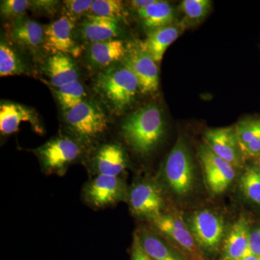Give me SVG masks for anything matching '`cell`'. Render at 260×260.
<instances>
[{
  "label": "cell",
  "instance_id": "34",
  "mask_svg": "<svg viewBox=\"0 0 260 260\" xmlns=\"http://www.w3.org/2000/svg\"><path fill=\"white\" fill-rule=\"evenodd\" d=\"M132 260H151L145 253L141 243L140 242L138 233L135 234L133 240V248H132Z\"/></svg>",
  "mask_w": 260,
  "mask_h": 260
},
{
  "label": "cell",
  "instance_id": "18",
  "mask_svg": "<svg viewBox=\"0 0 260 260\" xmlns=\"http://www.w3.org/2000/svg\"><path fill=\"white\" fill-rule=\"evenodd\" d=\"M238 143L245 160L260 157V118L246 117L234 126Z\"/></svg>",
  "mask_w": 260,
  "mask_h": 260
},
{
  "label": "cell",
  "instance_id": "7",
  "mask_svg": "<svg viewBox=\"0 0 260 260\" xmlns=\"http://www.w3.org/2000/svg\"><path fill=\"white\" fill-rule=\"evenodd\" d=\"M198 158L208 190L215 195L223 194L237 177V169L219 158L204 143L198 148Z\"/></svg>",
  "mask_w": 260,
  "mask_h": 260
},
{
  "label": "cell",
  "instance_id": "8",
  "mask_svg": "<svg viewBox=\"0 0 260 260\" xmlns=\"http://www.w3.org/2000/svg\"><path fill=\"white\" fill-rule=\"evenodd\" d=\"M122 64L133 72L139 83L140 91L151 94L158 91L159 71L157 63L140 47L138 42L128 44Z\"/></svg>",
  "mask_w": 260,
  "mask_h": 260
},
{
  "label": "cell",
  "instance_id": "5",
  "mask_svg": "<svg viewBox=\"0 0 260 260\" xmlns=\"http://www.w3.org/2000/svg\"><path fill=\"white\" fill-rule=\"evenodd\" d=\"M64 117L68 128L87 143L104 134L109 125L107 114L92 101L84 100L73 109L65 111Z\"/></svg>",
  "mask_w": 260,
  "mask_h": 260
},
{
  "label": "cell",
  "instance_id": "2",
  "mask_svg": "<svg viewBox=\"0 0 260 260\" xmlns=\"http://www.w3.org/2000/svg\"><path fill=\"white\" fill-rule=\"evenodd\" d=\"M95 90L110 112L120 115L134 102L139 83L124 65L113 66L98 75Z\"/></svg>",
  "mask_w": 260,
  "mask_h": 260
},
{
  "label": "cell",
  "instance_id": "23",
  "mask_svg": "<svg viewBox=\"0 0 260 260\" xmlns=\"http://www.w3.org/2000/svg\"><path fill=\"white\" fill-rule=\"evenodd\" d=\"M95 164L100 175L118 177L126 169L125 154L120 145H104L98 152Z\"/></svg>",
  "mask_w": 260,
  "mask_h": 260
},
{
  "label": "cell",
  "instance_id": "17",
  "mask_svg": "<svg viewBox=\"0 0 260 260\" xmlns=\"http://www.w3.org/2000/svg\"><path fill=\"white\" fill-rule=\"evenodd\" d=\"M23 121H28L39 129L37 113L30 108L12 102L2 103L0 106V131L4 135H11L18 131Z\"/></svg>",
  "mask_w": 260,
  "mask_h": 260
},
{
  "label": "cell",
  "instance_id": "33",
  "mask_svg": "<svg viewBox=\"0 0 260 260\" xmlns=\"http://www.w3.org/2000/svg\"><path fill=\"white\" fill-rule=\"evenodd\" d=\"M249 254L260 256V225H251L249 235Z\"/></svg>",
  "mask_w": 260,
  "mask_h": 260
},
{
  "label": "cell",
  "instance_id": "4",
  "mask_svg": "<svg viewBox=\"0 0 260 260\" xmlns=\"http://www.w3.org/2000/svg\"><path fill=\"white\" fill-rule=\"evenodd\" d=\"M187 223L197 244L205 255H215L220 252L228 232L221 215L205 208L191 214Z\"/></svg>",
  "mask_w": 260,
  "mask_h": 260
},
{
  "label": "cell",
  "instance_id": "11",
  "mask_svg": "<svg viewBox=\"0 0 260 260\" xmlns=\"http://www.w3.org/2000/svg\"><path fill=\"white\" fill-rule=\"evenodd\" d=\"M43 166L49 171H59L79 157V144L70 138L60 137L37 149Z\"/></svg>",
  "mask_w": 260,
  "mask_h": 260
},
{
  "label": "cell",
  "instance_id": "13",
  "mask_svg": "<svg viewBox=\"0 0 260 260\" xmlns=\"http://www.w3.org/2000/svg\"><path fill=\"white\" fill-rule=\"evenodd\" d=\"M251 224L242 214L232 224L224 239L218 260H242L249 254V235Z\"/></svg>",
  "mask_w": 260,
  "mask_h": 260
},
{
  "label": "cell",
  "instance_id": "26",
  "mask_svg": "<svg viewBox=\"0 0 260 260\" xmlns=\"http://www.w3.org/2000/svg\"><path fill=\"white\" fill-rule=\"evenodd\" d=\"M90 15L119 22L126 19L128 13L123 2L119 0H95L92 5Z\"/></svg>",
  "mask_w": 260,
  "mask_h": 260
},
{
  "label": "cell",
  "instance_id": "14",
  "mask_svg": "<svg viewBox=\"0 0 260 260\" xmlns=\"http://www.w3.org/2000/svg\"><path fill=\"white\" fill-rule=\"evenodd\" d=\"M5 28L10 39L20 47L30 51L43 47L44 27L35 20L23 16L12 20Z\"/></svg>",
  "mask_w": 260,
  "mask_h": 260
},
{
  "label": "cell",
  "instance_id": "15",
  "mask_svg": "<svg viewBox=\"0 0 260 260\" xmlns=\"http://www.w3.org/2000/svg\"><path fill=\"white\" fill-rule=\"evenodd\" d=\"M123 195L124 185L118 177L99 174L86 189L87 198L96 207L114 204L122 198Z\"/></svg>",
  "mask_w": 260,
  "mask_h": 260
},
{
  "label": "cell",
  "instance_id": "36",
  "mask_svg": "<svg viewBox=\"0 0 260 260\" xmlns=\"http://www.w3.org/2000/svg\"><path fill=\"white\" fill-rule=\"evenodd\" d=\"M251 164H252L253 167L255 168L256 172L259 173L260 175V157H259V158L253 159Z\"/></svg>",
  "mask_w": 260,
  "mask_h": 260
},
{
  "label": "cell",
  "instance_id": "12",
  "mask_svg": "<svg viewBox=\"0 0 260 260\" xmlns=\"http://www.w3.org/2000/svg\"><path fill=\"white\" fill-rule=\"evenodd\" d=\"M129 201L133 213L140 216L151 219L162 213L164 197L154 183L146 181L135 184L130 191Z\"/></svg>",
  "mask_w": 260,
  "mask_h": 260
},
{
  "label": "cell",
  "instance_id": "21",
  "mask_svg": "<svg viewBox=\"0 0 260 260\" xmlns=\"http://www.w3.org/2000/svg\"><path fill=\"white\" fill-rule=\"evenodd\" d=\"M46 70L51 85L56 88L78 81L79 78L76 64L68 54H53L48 59Z\"/></svg>",
  "mask_w": 260,
  "mask_h": 260
},
{
  "label": "cell",
  "instance_id": "35",
  "mask_svg": "<svg viewBox=\"0 0 260 260\" xmlns=\"http://www.w3.org/2000/svg\"><path fill=\"white\" fill-rule=\"evenodd\" d=\"M154 1L155 0H134V1L130 2V5L133 9L138 12V10L147 8L149 5L153 3Z\"/></svg>",
  "mask_w": 260,
  "mask_h": 260
},
{
  "label": "cell",
  "instance_id": "25",
  "mask_svg": "<svg viewBox=\"0 0 260 260\" xmlns=\"http://www.w3.org/2000/svg\"><path fill=\"white\" fill-rule=\"evenodd\" d=\"M238 183L243 197L260 208V175L252 164L245 166Z\"/></svg>",
  "mask_w": 260,
  "mask_h": 260
},
{
  "label": "cell",
  "instance_id": "22",
  "mask_svg": "<svg viewBox=\"0 0 260 260\" xmlns=\"http://www.w3.org/2000/svg\"><path fill=\"white\" fill-rule=\"evenodd\" d=\"M140 242L151 260H186L184 256L168 241L146 229L137 232Z\"/></svg>",
  "mask_w": 260,
  "mask_h": 260
},
{
  "label": "cell",
  "instance_id": "28",
  "mask_svg": "<svg viewBox=\"0 0 260 260\" xmlns=\"http://www.w3.org/2000/svg\"><path fill=\"white\" fill-rule=\"evenodd\" d=\"M25 67L14 49L6 43L0 44V76L7 77L22 74Z\"/></svg>",
  "mask_w": 260,
  "mask_h": 260
},
{
  "label": "cell",
  "instance_id": "1",
  "mask_svg": "<svg viewBox=\"0 0 260 260\" xmlns=\"http://www.w3.org/2000/svg\"><path fill=\"white\" fill-rule=\"evenodd\" d=\"M121 133L135 153L148 155L158 146L165 134L162 111L155 104L137 109L123 122Z\"/></svg>",
  "mask_w": 260,
  "mask_h": 260
},
{
  "label": "cell",
  "instance_id": "3",
  "mask_svg": "<svg viewBox=\"0 0 260 260\" xmlns=\"http://www.w3.org/2000/svg\"><path fill=\"white\" fill-rule=\"evenodd\" d=\"M164 177L171 190L179 197L188 196L194 189V162L185 138H178L164 166Z\"/></svg>",
  "mask_w": 260,
  "mask_h": 260
},
{
  "label": "cell",
  "instance_id": "6",
  "mask_svg": "<svg viewBox=\"0 0 260 260\" xmlns=\"http://www.w3.org/2000/svg\"><path fill=\"white\" fill-rule=\"evenodd\" d=\"M154 226L186 260H207L195 241L188 223L177 213H164L150 219Z\"/></svg>",
  "mask_w": 260,
  "mask_h": 260
},
{
  "label": "cell",
  "instance_id": "30",
  "mask_svg": "<svg viewBox=\"0 0 260 260\" xmlns=\"http://www.w3.org/2000/svg\"><path fill=\"white\" fill-rule=\"evenodd\" d=\"M92 0H67L63 1V16L67 17L72 21L76 22L79 19L90 15Z\"/></svg>",
  "mask_w": 260,
  "mask_h": 260
},
{
  "label": "cell",
  "instance_id": "16",
  "mask_svg": "<svg viewBox=\"0 0 260 260\" xmlns=\"http://www.w3.org/2000/svg\"><path fill=\"white\" fill-rule=\"evenodd\" d=\"M184 26V24H172L154 29L150 30L144 40L140 41L138 44L155 62H160L168 48L179 38Z\"/></svg>",
  "mask_w": 260,
  "mask_h": 260
},
{
  "label": "cell",
  "instance_id": "9",
  "mask_svg": "<svg viewBox=\"0 0 260 260\" xmlns=\"http://www.w3.org/2000/svg\"><path fill=\"white\" fill-rule=\"evenodd\" d=\"M203 141L213 153L237 170H243L245 167L246 160L238 143L234 126L207 129L203 135Z\"/></svg>",
  "mask_w": 260,
  "mask_h": 260
},
{
  "label": "cell",
  "instance_id": "20",
  "mask_svg": "<svg viewBox=\"0 0 260 260\" xmlns=\"http://www.w3.org/2000/svg\"><path fill=\"white\" fill-rule=\"evenodd\" d=\"M126 45L119 39L90 44L88 49L89 60L95 66L107 69L118 61H122L126 55Z\"/></svg>",
  "mask_w": 260,
  "mask_h": 260
},
{
  "label": "cell",
  "instance_id": "27",
  "mask_svg": "<svg viewBox=\"0 0 260 260\" xmlns=\"http://www.w3.org/2000/svg\"><path fill=\"white\" fill-rule=\"evenodd\" d=\"M55 92L56 99L64 112L83 102L86 95L85 88L79 80L56 88Z\"/></svg>",
  "mask_w": 260,
  "mask_h": 260
},
{
  "label": "cell",
  "instance_id": "24",
  "mask_svg": "<svg viewBox=\"0 0 260 260\" xmlns=\"http://www.w3.org/2000/svg\"><path fill=\"white\" fill-rule=\"evenodd\" d=\"M137 13L143 26L150 30L172 25L176 19L174 7L168 2L160 0H155L151 5Z\"/></svg>",
  "mask_w": 260,
  "mask_h": 260
},
{
  "label": "cell",
  "instance_id": "10",
  "mask_svg": "<svg viewBox=\"0 0 260 260\" xmlns=\"http://www.w3.org/2000/svg\"><path fill=\"white\" fill-rule=\"evenodd\" d=\"M75 22L62 16L44 26L43 48L51 54H64L77 56L80 49L75 42Z\"/></svg>",
  "mask_w": 260,
  "mask_h": 260
},
{
  "label": "cell",
  "instance_id": "19",
  "mask_svg": "<svg viewBox=\"0 0 260 260\" xmlns=\"http://www.w3.org/2000/svg\"><path fill=\"white\" fill-rule=\"evenodd\" d=\"M82 37L86 42L93 43L112 40L121 32L119 22L89 15L80 25Z\"/></svg>",
  "mask_w": 260,
  "mask_h": 260
},
{
  "label": "cell",
  "instance_id": "31",
  "mask_svg": "<svg viewBox=\"0 0 260 260\" xmlns=\"http://www.w3.org/2000/svg\"><path fill=\"white\" fill-rule=\"evenodd\" d=\"M30 6V1L28 0H4L1 1L0 10L2 16L13 20L24 16Z\"/></svg>",
  "mask_w": 260,
  "mask_h": 260
},
{
  "label": "cell",
  "instance_id": "37",
  "mask_svg": "<svg viewBox=\"0 0 260 260\" xmlns=\"http://www.w3.org/2000/svg\"><path fill=\"white\" fill-rule=\"evenodd\" d=\"M242 260H260V256L252 255V254H249L246 255L245 257L243 258Z\"/></svg>",
  "mask_w": 260,
  "mask_h": 260
},
{
  "label": "cell",
  "instance_id": "32",
  "mask_svg": "<svg viewBox=\"0 0 260 260\" xmlns=\"http://www.w3.org/2000/svg\"><path fill=\"white\" fill-rule=\"evenodd\" d=\"M58 1H49V0H40V1H30V9L44 15H53L57 10Z\"/></svg>",
  "mask_w": 260,
  "mask_h": 260
},
{
  "label": "cell",
  "instance_id": "29",
  "mask_svg": "<svg viewBox=\"0 0 260 260\" xmlns=\"http://www.w3.org/2000/svg\"><path fill=\"white\" fill-rule=\"evenodd\" d=\"M210 0H184L179 8L189 23H199L206 18L211 10Z\"/></svg>",
  "mask_w": 260,
  "mask_h": 260
}]
</instances>
